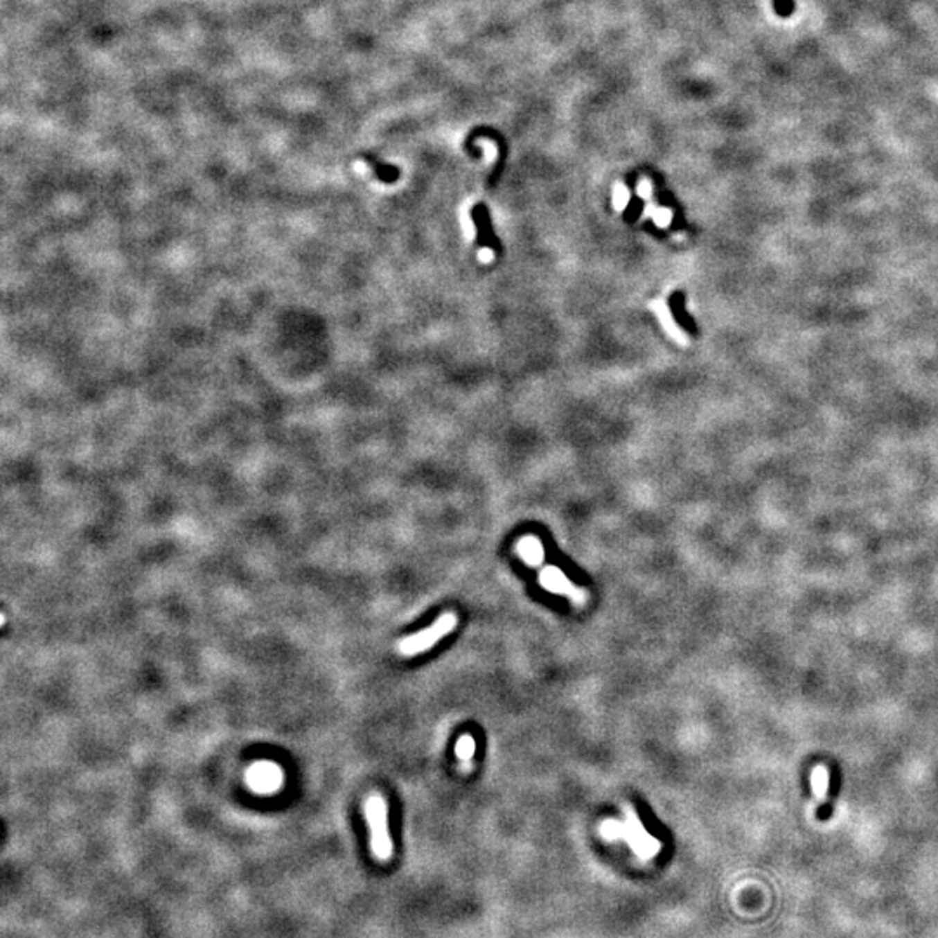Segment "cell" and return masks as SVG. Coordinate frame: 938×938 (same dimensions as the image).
Here are the masks:
<instances>
[{"instance_id":"4","label":"cell","mask_w":938,"mask_h":938,"mask_svg":"<svg viewBox=\"0 0 938 938\" xmlns=\"http://www.w3.org/2000/svg\"><path fill=\"white\" fill-rule=\"evenodd\" d=\"M539 584L542 590L549 591L553 594H565L570 601L577 605L587 603V593L574 584L563 570H560L554 565H547L539 572Z\"/></svg>"},{"instance_id":"9","label":"cell","mask_w":938,"mask_h":938,"mask_svg":"<svg viewBox=\"0 0 938 938\" xmlns=\"http://www.w3.org/2000/svg\"><path fill=\"white\" fill-rule=\"evenodd\" d=\"M775 9L780 16H789L794 11L793 0H775Z\"/></svg>"},{"instance_id":"2","label":"cell","mask_w":938,"mask_h":938,"mask_svg":"<svg viewBox=\"0 0 938 938\" xmlns=\"http://www.w3.org/2000/svg\"><path fill=\"white\" fill-rule=\"evenodd\" d=\"M369 829H371V850L378 860L386 862L393 857V841L388 829V806L384 797L374 794L365 804Z\"/></svg>"},{"instance_id":"6","label":"cell","mask_w":938,"mask_h":938,"mask_svg":"<svg viewBox=\"0 0 938 938\" xmlns=\"http://www.w3.org/2000/svg\"><path fill=\"white\" fill-rule=\"evenodd\" d=\"M475 751H477V742H475V738L469 734L462 735L457 741V744H455V754H457V758L462 761L464 770H469V766H471V759H473Z\"/></svg>"},{"instance_id":"1","label":"cell","mask_w":938,"mask_h":938,"mask_svg":"<svg viewBox=\"0 0 938 938\" xmlns=\"http://www.w3.org/2000/svg\"><path fill=\"white\" fill-rule=\"evenodd\" d=\"M626 820H610L603 822L601 834L608 841H626L636 855L643 860H650L660 851L659 840L650 836L648 831L641 824L638 815L631 806L624 808Z\"/></svg>"},{"instance_id":"3","label":"cell","mask_w":938,"mask_h":938,"mask_svg":"<svg viewBox=\"0 0 938 938\" xmlns=\"http://www.w3.org/2000/svg\"><path fill=\"white\" fill-rule=\"evenodd\" d=\"M455 626H457V617L450 614V612H447V614L440 615L433 624L427 626L423 631L400 639L398 652L405 657L419 655V653L426 652L431 646L436 645L441 638L450 635L455 629Z\"/></svg>"},{"instance_id":"5","label":"cell","mask_w":938,"mask_h":938,"mask_svg":"<svg viewBox=\"0 0 938 938\" xmlns=\"http://www.w3.org/2000/svg\"><path fill=\"white\" fill-rule=\"evenodd\" d=\"M516 551H518L520 558L530 567H540L544 563V558H546L542 542L533 536L522 537L518 544H516Z\"/></svg>"},{"instance_id":"8","label":"cell","mask_w":938,"mask_h":938,"mask_svg":"<svg viewBox=\"0 0 938 938\" xmlns=\"http://www.w3.org/2000/svg\"><path fill=\"white\" fill-rule=\"evenodd\" d=\"M365 159H367V162L371 163L372 169H374L375 176H378L379 179L382 181V183H395V181L398 179L400 170L396 169L395 166H388V163H382V162H379L378 159H374V157H369V155L365 157Z\"/></svg>"},{"instance_id":"7","label":"cell","mask_w":938,"mask_h":938,"mask_svg":"<svg viewBox=\"0 0 938 938\" xmlns=\"http://www.w3.org/2000/svg\"><path fill=\"white\" fill-rule=\"evenodd\" d=\"M471 215H473L477 221H480V222H478V226H480V242H481V244L492 245V247H497V242L492 238L494 235H492L490 224H488V214L484 211V207H481V205H480V207H477L473 212H471Z\"/></svg>"}]
</instances>
